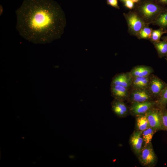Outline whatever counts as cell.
Wrapping results in <instances>:
<instances>
[{
  "label": "cell",
  "instance_id": "cell-6",
  "mask_svg": "<svg viewBox=\"0 0 167 167\" xmlns=\"http://www.w3.org/2000/svg\"><path fill=\"white\" fill-rule=\"evenodd\" d=\"M144 115L150 127L156 131L163 130L161 121V110L156 106L149 109Z\"/></svg>",
  "mask_w": 167,
  "mask_h": 167
},
{
  "label": "cell",
  "instance_id": "cell-16",
  "mask_svg": "<svg viewBox=\"0 0 167 167\" xmlns=\"http://www.w3.org/2000/svg\"><path fill=\"white\" fill-rule=\"evenodd\" d=\"M135 116L136 130L143 132L150 127L148 120L144 114Z\"/></svg>",
  "mask_w": 167,
  "mask_h": 167
},
{
  "label": "cell",
  "instance_id": "cell-21",
  "mask_svg": "<svg viewBox=\"0 0 167 167\" xmlns=\"http://www.w3.org/2000/svg\"><path fill=\"white\" fill-rule=\"evenodd\" d=\"M152 30L149 26V24H147L140 30L136 37L139 39L149 40Z\"/></svg>",
  "mask_w": 167,
  "mask_h": 167
},
{
  "label": "cell",
  "instance_id": "cell-17",
  "mask_svg": "<svg viewBox=\"0 0 167 167\" xmlns=\"http://www.w3.org/2000/svg\"><path fill=\"white\" fill-rule=\"evenodd\" d=\"M157 53L158 56L161 58L167 56V42L163 40L152 43Z\"/></svg>",
  "mask_w": 167,
  "mask_h": 167
},
{
  "label": "cell",
  "instance_id": "cell-4",
  "mask_svg": "<svg viewBox=\"0 0 167 167\" xmlns=\"http://www.w3.org/2000/svg\"><path fill=\"white\" fill-rule=\"evenodd\" d=\"M138 156L139 161L143 166L152 167L156 165V157L151 142L143 145Z\"/></svg>",
  "mask_w": 167,
  "mask_h": 167
},
{
  "label": "cell",
  "instance_id": "cell-18",
  "mask_svg": "<svg viewBox=\"0 0 167 167\" xmlns=\"http://www.w3.org/2000/svg\"><path fill=\"white\" fill-rule=\"evenodd\" d=\"M155 101L156 107L161 109L166 108L167 104V86L162 90L159 96Z\"/></svg>",
  "mask_w": 167,
  "mask_h": 167
},
{
  "label": "cell",
  "instance_id": "cell-22",
  "mask_svg": "<svg viewBox=\"0 0 167 167\" xmlns=\"http://www.w3.org/2000/svg\"><path fill=\"white\" fill-rule=\"evenodd\" d=\"M161 110V121L163 130L167 131V110L166 108Z\"/></svg>",
  "mask_w": 167,
  "mask_h": 167
},
{
  "label": "cell",
  "instance_id": "cell-23",
  "mask_svg": "<svg viewBox=\"0 0 167 167\" xmlns=\"http://www.w3.org/2000/svg\"><path fill=\"white\" fill-rule=\"evenodd\" d=\"M107 3L116 9H119L120 7L118 5V0H107Z\"/></svg>",
  "mask_w": 167,
  "mask_h": 167
},
{
  "label": "cell",
  "instance_id": "cell-12",
  "mask_svg": "<svg viewBox=\"0 0 167 167\" xmlns=\"http://www.w3.org/2000/svg\"><path fill=\"white\" fill-rule=\"evenodd\" d=\"M111 106L113 112L119 118H124L130 113L129 107L124 101L114 99L111 103Z\"/></svg>",
  "mask_w": 167,
  "mask_h": 167
},
{
  "label": "cell",
  "instance_id": "cell-7",
  "mask_svg": "<svg viewBox=\"0 0 167 167\" xmlns=\"http://www.w3.org/2000/svg\"><path fill=\"white\" fill-rule=\"evenodd\" d=\"M167 86V84L157 76L152 74L151 75L148 89L155 100Z\"/></svg>",
  "mask_w": 167,
  "mask_h": 167
},
{
  "label": "cell",
  "instance_id": "cell-11",
  "mask_svg": "<svg viewBox=\"0 0 167 167\" xmlns=\"http://www.w3.org/2000/svg\"><path fill=\"white\" fill-rule=\"evenodd\" d=\"M142 132L135 130L131 135L129 139L131 146L134 153L138 156L143 147L144 142L142 136Z\"/></svg>",
  "mask_w": 167,
  "mask_h": 167
},
{
  "label": "cell",
  "instance_id": "cell-28",
  "mask_svg": "<svg viewBox=\"0 0 167 167\" xmlns=\"http://www.w3.org/2000/svg\"><path fill=\"white\" fill-rule=\"evenodd\" d=\"M120 2L123 3H124L127 0H119Z\"/></svg>",
  "mask_w": 167,
  "mask_h": 167
},
{
  "label": "cell",
  "instance_id": "cell-14",
  "mask_svg": "<svg viewBox=\"0 0 167 167\" xmlns=\"http://www.w3.org/2000/svg\"><path fill=\"white\" fill-rule=\"evenodd\" d=\"M150 75L144 77L133 78L131 88L148 89Z\"/></svg>",
  "mask_w": 167,
  "mask_h": 167
},
{
  "label": "cell",
  "instance_id": "cell-29",
  "mask_svg": "<svg viewBox=\"0 0 167 167\" xmlns=\"http://www.w3.org/2000/svg\"><path fill=\"white\" fill-rule=\"evenodd\" d=\"M165 59L167 62V56L165 57Z\"/></svg>",
  "mask_w": 167,
  "mask_h": 167
},
{
  "label": "cell",
  "instance_id": "cell-15",
  "mask_svg": "<svg viewBox=\"0 0 167 167\" xmlns=\"http://www.w3.org/2000/svg\"><path fill=\"white\" fill-rule=\"evenodd\" d=\"M153 25L166 29L167 28V8L162 11L152 23Z\"/></svg>",
  "mask_w": 167,
  "mask_h": 167
},
{
  "label": "cell",
  "instance_id": "cell-19",
  "mask_svg": "<svg viewBox=\"0 0 167 167\" xmlns=\"http://www.w3.org/2000/svg\"><path fill=\"white\" fill-rule=\"evenodd\" d=\"M156 131L150 127L142 132V136L144 145H146L151 142L152 138Z\"/></svg>",
  "mask_w": 167,
  "mask_h": 167
},
{
  "label": "cell",
  "instance_id": "cell-5",
  "mask_svg": "<svg viewBox=\"0 0 167 167\" xmlns=\"http://www.w3.org/2000/svg\"><path fill=\"white\" fill-rule=\"evenodd\" d=\"M148 89L130 88L127 101L130 104L135 102H143L154 101Z\"/></svg>",
  "mask_w": 167,
  "mask_h": 167
},
{
  "label": "cell",
  "instance_id": "cell-9",
  "mask_svg": "<svg viewBox=\"0 0 167 167\" xmlns=\"http://www.w3.org/2000/svg\"><path fill=\"white\" fill-rule=\"evenodd\" d=\"M132 79L133 77L130 72L118 73L112 78L110 85H119L131 88Z\"/></svg>",
  "mask_w": 167,
  "mask_h": 167
},
{
  "label": "cell",
  "instance_id": "cell-20",
  "mask_svg": "<svg viewBox=\"0 0 167 167\" xmlns=\"http://www.w3.org/2000/svg\"><path fill=\"white\" fill-rule=\"evenodd\" d=\"M167 33V30L160 28L157 29L152 30L150 41L152 43L160 41L162 36L164 34Z\"/></svg>",
  "mask_w": 167,
  "mask_h": 167
},
{
  "label": "cell",
  "instance_id": "cell-1",
  "mask_svg": "<svg viewBox=\"0 0 167 167\" xmlns=\"http://www.w3.org/2000/svg\"><path fill=\"white\" fill-rule=\"evenodd\" d=\"M16 14L19 34L35 43L60 38L66 26L65 13L54 0H24Z\"/></svg>",
  "mask_w": 167,
  "mask_h": 167
},
{
  "label": "cell",
  "instance_id": "cell-24",
  "mask_svg": "<svg viewBox=\"0 0 167 167\" xmlns=\"http://www.w3.org/2000/svg\"><path fill=\"white\" fill-rule=\"evenodd\" d=\"M124 4L125 7L131 10L134 9L135 6V3L131 0H127Z\"/></svg>",
  "mask_w": 167,
  "mask_h": 167
},
{
  "label": "cell",
  "instance_id": "cell-8",
  "mask_svg": "<svg viewBox=\"0 0 167 167\" xmlns=\"http://www.w3.org/2000/svg\"><path fill=\"white\" fill-rule=\"evenodd\" d=\"M156 106L155 101L131 103L129 107L130 113L135 116L143 115L149 109Z\"/></svg>",
  "mask_w": 167,
  "mask_h": 167
},
{
  "label": "cell",
  "instance_id": "cell-3",
  "mask_svg": "<svg viewBox=\"0 0 167 167\" xmlns=\"http://www.w3.org/2000/svg\"><path fill=\"white\" fill-rule=\"evenodd\" d=\"M126 21L128 32L131 35L136 36L140 30L145 25L149 24L134 11L123 14Z\"/></svg>",
  "mask_w": 167,
  "mask_h": 167
},
{
  "label": "cell",
  "instance_id": "cell-27",
  "mask_svg": "<svg viewBox=\"0 0 167 167\" xmlns=\"http://www.w3.org/2000/svg\"><path fill=\"white\" fill-rule=\"evenodd\" d=\"M132 1H133L134 3H137L140 0H131Z\"/></svg>",
  "mask_w": 167,
  "mask_h": 167
},
{
  "label": "cell",
  "instance_id": "cell-2",
  "mask_svg": "<svg viewBox=\"0 0 167 167\" xmlns=\"http://www.w3.org/2000/svg\"><path fill=\"white\" fill-rule=\"evenodd\" d=\"M166 8L155 0H140L135 5L133 9L145 22L150 24Z\"/></svg>",
  "mask_w": 167,
  "mask_h": 167
},
{
  "label": "cell",
  "instance_id": "cell-10",
  "mask_svg": "<svg viewBox=\"0 0 167 167\" xmlns=\"http://www.w3.org/2000/svg\"><path fill=\"white\" fill-rule=\"evenodd\" d=\"M110 90L111 95L114 99L124 101L128 99L130 88L119 85H111Z\"/></svg>",
  "mask_w": 167,
  "mask_h": 167
},
{
  "label": "cell",
  "instance_id": "cell-25",
  "mask_svg": "<svg viewBox=\"0 0 167 167\" xmlns=\"http://www.w3.org/2000/svg\"><path fill=\"white\" fill-rule=\"evenodd\" d=\"M156 2L159 4L165 7L167 6V0H155Z\"/></svg>",
  "mask_w": 167,
  "mask_h": 167
},
{
  "label": "cell",
  "instance_id": "cell-13",
  "mask_svg": "<svg viewBox=\"0 0 167 167\" xmlns=\"http://www.w3.org/2000/svg\"><path fill=\"white\" fill-rule=\"evenodd\" d=\"M130 72L133 78L144 77L152 74L154 70L151 66L141 65L134 67Z\"/></svg>",
  "mask_w": 167,
  "mask_h": 167
},
{
  "label": "cell",
  "instance_id": "cell-26",
  "mask_svg": "<svg viewBox=\"0 0 167 167\" xmlns=\"http://www.w3.org/2000/svg\"><path fill=\"white\" fill-rule=\"evenodd\" d=\"M161 39L162 40L165 41L167 42V36H162L161 37Z\"/></svg>",
  "mask_w": 167,
  "mask_h": 167
}]
</instances>
